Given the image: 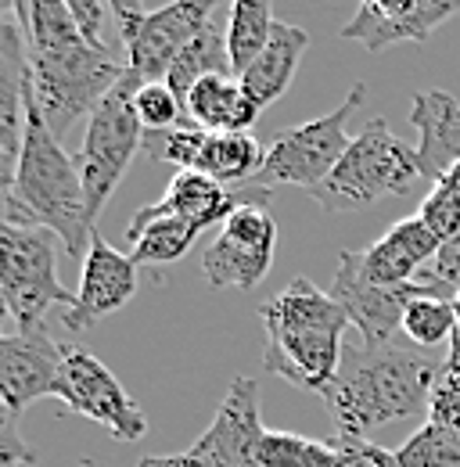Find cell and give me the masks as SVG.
Listing matches in <instances>:
<instances>
[{
  "instance_id": "obj_14",
  "label": "cell",
  "mask_w": 460,
  "mask_h": 467,
  "mask_svg": "<svg viewBox=\"0 0 460 467\" xmlns=\"http://www.w3.org/2000/svg\"><path fill=\"white\" fill-rule=\"evenodd\" d=\"M65 346H58L47 327L18 331L0 338V403L4 413H18L58 392V374L65 363Z\"/></svg>"
},
{
  "instance_id": "obj_11",
  "label": "cell",
  "mask_w": 460,
  "mask_h": 467,
  "mask_svg": "<svg viewBox=\"0 0 460 467\" xmlns=\"http://www.w3.org/2000/svg\"><path fill=\"white\" fill-rule=\"evenodd\" d=\"M144 151L170 166L202 173L216 183H256L267 166V148L252 133H209L198 126H176L144 137Z\"/></svg>"
},
{
  "instance_id": "obj_24",
  "label": "cell",
  "mask_w": 460,
  "mask_h": 467,
  "mask_svg": "<svg viewBox=\"0 0 460 467\" xmlns=\"http://www.w3.org/2000/svg\"><path fill=\"white\" fill-rule=\"evenodd\" d=\"M202 237L198 227L172 220V216H141L133 213L126 223V241L133 244V263L137 266H170L176 259H183L194 241Z\"/></svg>"
},
{
  "instance_id": "obj_31",
  "label": "cell",
  "mask_w": 460,
  "mask_h": 467,
  "mask_svg": "<svg viewBox=\"0 0 460 467\" xmlns=\"http://www.w3.org/2000/svg\"><path fill=\"white\" fill-rule=\"evenodd\" d=\"M417 216H421V220L435 231V237L446 244L450 237L460 234V194H454V191L443 187V183H432V191L424 194Z\"/></svg>"
},
{
  "instance_id": "obj_19",
  "label": "cell",
  "mask_w": 460,
  "mask_h": 467,
  "mask_svg": "<svg viewBox=\"0 0 460 467\" xmlns=\"http://www.w3.org/2000/svg\"><path fill=\"white\" fill-rule=\"evenodd\" d=\"M443 241L421 216H406L392 223L382 241L360 252V266L378 285H406L417 281V274L439 255Z\"/></svg>"
},
{
  "instance_id": "obj_5",
  "label": "cell",
  "mask_w": 460,
  "mask_h": 467,
  "mask_svg": "<svg viewBox=\"0 0 460 467\" xmlns=\"http://www.w3.org/2000/svg\"><path fill=\"white\" fill-rule=\"evenodd\" d=\"M417 148L402 144L385 119H371L349 144L342 162L309 198L324 213H363L378 202L406 198L421 187Z\"/></svg>"
},
{
  "instance_id": "obj_8",
  "label": "cell",
  "mask_w": 460,
  "mask_h": 467,
  "mask_svg": "<svg viewBox=\"0 0 460 467\" xmlns=\"http://www.w3.org/2000/svg\"><path fill=\"white\" fill-rule=\"evenodd\" d=\"M367 98V83H352L349 98L335 112L320 119H309L302 126L281 130L270 148H267V166L256 176V183H288V187H302V191H317L328 176L335 173V166L342 162L349 151L352 137H349V119L363 105ZM248 183V187H256Z\"/></svg>"
},
{
  "instance_id": "obj_30",
  "label": "cell",
  "mask_w": 460,
  "mask_h": 467,
  "mask_svg": "<svg viewBox=\"0 0 460 467\" xmlns=\"http://www.w3.org/2000/svg\"><path fill=\"white\" fill-rule=\"evenodd\" d=\"M137 119L144 126V133H166V130H176L180 119L187 116L183 101L176 98L170 83H141L137 90Z\"/></svg>"
},
{
  "instance_id": "obj_39",
  "label": "cell",
  "mask_w": 460,
  "mask_h": 467,
  "mask_svg": "<svg viewBox=\"0 0 460 467\" xmlns=\"http://www.w3.org/2000/svg\"><path fill=\"white\" fill-rule=\"evenodd\" d=\"M7 7H11L15 18L26 26V22H29V11H33V0H7Z\"/></svg>"
},
{
  "instance_id": "obj_13",
  "label": "cell",
  "mask_w": 460,
  "mask_h": 467,
  "mask_svg": "<svg viewBox=\"0 0 460 467\" xmlns=\"http://www.w3.org/2000/svg\"><path fill=\"white\" fill-rule=\"evenodd\" d=\"M55 400H61L72 413L101 424L119 442H137L148 435L144 410L133 403V396L122 389L112 370L87 349L65 352Z\"/></svg>"
},
{
  "instance_id": "obj_26",
  "label": "cell",
  "mask_w": 460,
  "mask_h": 467,
  "mask_svg": "<svg viewBox=\"0 0 460 467\" xmlns=\"http://www.w3.org/2000/svg\"><path fill=\"white\" fill-rule=\"evenodd\" d=\"M274 22H277L274 18V0H230L227 51L237 76L259 58V51L270 40Z\"/></svg>"
},
{
  "instance_id": "obj_1",
  "label": "cell",
  "mask_w": 460,
  "mask_h": 467,
  "mask_svg": "<svg viewBox=\"0 0 460 467\" xmlns=\"http://www.w3.org/2000/svg\"><path fill=\"white\" fill-rule=\"evenodd\" d=\"M22 33L29 47V79L37 105L51 133L61 140V133L76 119H90L109 90L130 72V65L115 58L105 44L87 40L61 0H33Z\"/></svg>"
},
{
  "instance_id": "obj_21",
  "label": "cell",
  "mask_w": 460,
  "mask_h": 467,
  "mask_svg": "<svg viewBox=\"0 0 460 467\" xmlns=\"http://www.w3.org/2000/svg\"><path fill=\"white\" fill-rule=\"evenodd\" d=\"M241 191H227L224 183L209 180L202 173H191V170H180L170 180L166 194L144 209H137L141 216H172V220H183L198 231L213 227V223H224L230 213L241 205Z\"/></svg>"
},
{
  "instance_id": "obj_38",
  "label": "cell",
  "mask_w": 460,
  "mask_h": 467,
  "mask_svg": "<svg viewBox=\"0 0 460 467\" xmlns=\"http://www.w3.org/2000/svg\"><path fill=\"white\" fill-rule=\"evenodd\" d=\"M446 370L460 374V327L457 335H454V342H450V349H446Z\"/></svg>"
},
{
  "instance_id": "obj_15",
  "label": "cell",
  "mask_w": 460,
  "mask_h": 467,
  "mask_svg": "<svg viewBox=\"0 0 460 467\" xmlns=\"http://www.w3.org/2000/svg\"><path fill=\"white\" fill-rule=\"evenodd\" d=\"M460 11V0H360L342 40L363 44L371 55L392 44H428L432 33Z\"/></svg>"
},
{
  "instance_id": "obj_7",
  "label": "cell",
  "mask_w": 460,
  "mask_h": 467,
  "mask_svg": "<svg viewBox=\"0 0 460 467\" xmlns=\"http://www.w3.org/2000/svg\"><path fill=\"white\" fill-rule=\"evenodd\" d=\"M0 295L18 331L47 327L55 306L72 309L76 295L58 281V237L40 227H0Z\"/></svg>"
},
{
  "instance_id": "obj_27",
  "label": "cell",
  "mask_w": 460,
  "mask_h": 467,
  "mask_svg": "<svg viewBox=\"0 0 460 467\" xmlns=\"http://www.w3.org/2000/svg\"><path fill=\"white\" fill-rule=\"evenodd\" d=\"M457 335V309L454 302L446 298H435V295H424V298H413L402 313V338H410L413 346L428 352H439L443 346L450 349Z\"/></svg>"
},
{
  "instance_id": "obj_6",
  "label": "cell",
  "mask_w": 460,
  "mask_h": 467,
  "mask_svg": "<svg viewBox=\"0 0 460 467\" xmlns=\"http://www.w3.org/2000/svg\"><path fill=\"white\" fill-rule=\"evenodd\" d=\"M141 76L126 72L109 98L90 112L87 119V133H83V148H79V173L87 187V209L90 220L98 223L101 209L109 205L115 194L119 180L126 176L130 162L137 159V151L144 148V126L137 119V90H141Z\"/></svg>"
},
{
  "instance_id": "obj_17",
  "label": "cell",
  "mask_w": 460,
  "mask_h": 467,
  "mask_svg": "<svg viewBox=\"0 0 460 467\" xmlns=\"http://www.w3.org/2000/svg\"><path fill=\"white\" fill-rule=\"evenodd\" d=\"M263 435L267 428H263V410H259V381L234 378L213 424L202 431V439L191 450H198L202 457H209L220 467H256Z\"/></svg>"
},
{
  "instance_id": "obj_33",
  "label": "cell",
  "mask_w": 460,
  "mask_h": 467,
  "mask_svg": "<svg viewBox=\"0 0 460 467\" xmlns=\"http://www.w3.org/2000/svg\"><path fill=\"white\" fill-rule=\"evenodd\" d=\"M428 420L460 431V374H454V370L439 374L432 400H428Z\"/></svg>"
},
{
  "instance_id": "obj_18",
  "label": "cell",
  "mask_w": 460,
  "mask_h": 467,
  "mask_svg": "<svg viewBox=\"0 0 460 467\" xmlns=\"http://www.w3.org/2000/svg\"><path fill=\"white\" fill-rule=\"evenodd\" d=\"M26 83H29V47L22 22L7 7L0 22V166L4 187L15 180L22 140H26Z\"/></svg>"
},
{
  "instance_id": "obj_4",
  "label": "cell",
  "mask_w": 460,
  "mask_h": 467,
  "mask_svg": "<svg viewBox=\"0 0 460 467\" xmlns=\"http://www.w3.org/2000/svg\"><path fill=\"white\" fill-rule=\"evenodd\" d=\"M259 320L267 331L263 367L288 385L324 396L339 374L349 324L335 295L320 292L309 277H295L259 309Z\"/></svg>"
},
{
  "instance_id": "obj_25",
  "label": "cell",
  "mask_w": 460,
  "mask_h": 467,
  "mask_svg": "<svg viewBox=\"0 0 460 467\" xmlns=\"http://www.w3.org/2000/svg\"><path fill=\"white\" fill-rule=\"evenodd\" d=\"M205 76H237V72H234V61H230V51H227V26H224L220 18H216L180 58L172 61L166 83L176 90L180 101H187L191 87L202 83Z\"/></svg>"
},
{
  "instance_id": "obj_37",
  "label": "cell",
  "mask_w": 460,
  "mask_h": 467,
  "mask_svg": "<svg viewBox=\"0 0 460 467\" xmlns=\"http://www.w3.org/2000/svg\"><path fill=\"white\" fill-rule=\"evenodd\" d=\"M115 11V18H130V15H141V0H109Z\"/></svg>"
},
{
  "instance_id": "obj_40",
  "label": "cell",
  "mask_w": 460,
  "mask_h": 467,
  "mask_svg": "<svg viewBox=\"0 0 460 467\" xmlns=\"http://www.w3.org/2000/svg\"><path fill=\"white\" fill-rule=\"evenodd\" d=\"M454 309H457V327H460V295L454 298Z\"/></svg>"
},
{
  "instance_id": "obj_35",
  "label": "cell",
  "mask_w": 460,
  "mask_h": 467,
  "mask_svg": "<svg viewBox=\"0 0 460 467\" xmlns=\"http://www.w3.org/2000/svg\"><path fill=\"white\" fill-rule=\"evenodd\" d=\"M0 457H4V467L7 464L22 467V464H33V461H37L33 446L18 439V420H15L11 413H4V428H0Z\"/></svg>"
},
{
  "instance_id": "obj_28",
  "label": "cell",
  "mask_w": 460,
  "mask_h": 467,
  "mask_svg": "<svg viewBox=\"0 0 460 467\" xmlns=\"http://www.w3.org/2000/svg\"><path fill=\"white\" fill-rule=\"evenodd\" d=\"M335 442L306 439L295 431H267L256 453V467H331Z\"/></svg>"
},
{
  "instance_id": "obj_20",
  "label": "cell",
  "mask_w": 460,
  "mask_h": 467,
  "mask_svg": "<svg viewBox=\"0 0 460 467\" xmlns=\"http://www.w3.org/2000/svg\"><path fill=\"white\" fill-rule=\"evenodd\" d=\"M410 126L421 137V173L435 183L460 162V101L446 90H424L410 105Z\"/></svg>"
},
{
  "instance_id": "obj_2",
  "label": "cell",
  "mask_w": 460,
  "mask_h": 467,
  "mask_svg": "<svg viewBox=\"0 0 460 467\" xmlns=\"http://www.w3.org/2000/svg\"><path fill=\"white\" fill-rule=\"evenodd\" d=\"M446 356L396 338L389 346H345L335 381L324 392L339 435L367 439L374 428L428 413Z\"/></svg>"
},
{
  "instance_id": "obj_23",
  "label": "cell",
  "mask_w": 460,
  "mask_h": 467,
  "mask_svg": "<svg viewBox=\"0 0 460 467\" xmlns=\"http://www.w3.org/2000/svg\"><path fill=\"white\" fill-rule=\"evenodd\" d=\"M183 109L191 126L209 133H248L263 112L237 76H205L202 83L191 87Z\"/></svg>"
},
{
  "instance_id": "obj_36",
  "label": "cell",
  "mask_w": 460,
  "mask_h": 467,
  "mask_svg": "<svg viewBox=\"0 0 460 467\" xmlns=\"http://www.w3.org/2000/svg\"><path fill=\"white\" fill-rule=\"evenodd\" d=\"M137 467H220V464H213L198 450H183V453H170V457H144Z\"/></svg>"
},
{
  "instance_id": "obj_9",
  "label": "cell",
  "mask_w": 460,
  "mask_h": 467,
  "mask_svg": "<svg viewBox=\"0 0 460 467\" xmlns=\"http://www.w3.org/2000/svg\"><path fill=\"white\" fill-rule=\"evenodd\" d=\"M241 205L220 223V234L202 255L205 281L213 288H256L274 266L277 252V220L263 187H241Z\"/></svg>"
},
{
  "instance_id": "obj_41",
  "label": "cell",
  "mask_w": 460,
  "mask_h": 467,
  "mask_svg": "<svg viewBox=\"0 0 460 467\" xmlns=\"http://www.w3.org/2000/svg\"><path fill=\"white\" fill-rule=\"evenodd\" d=\"M7 467H18V464H7Z\"/></svg>"
},
{
  "instance_id": "obj_22",
  "label": "cell",
  "mask_w": 460,
  "mask_h": 467,
  "mask_svg": "<svg viewBox=\"0 0 460 467\" xmlns=\"http://www.w3.org/2000/svg\"><path fill=\"white\" fill-rule=\"evenodd\" d=\"M306 47H309V33H306L302 26L274 22L270 40H267V47L259 51V58L237 76L241 87L248 90V98H252L259 109L274 105L288 87H291V79H295V72H298V61L306 55Z\"/></svg>"
},
{
  "instance_id": "obj_10",
  "label": "cell",
  "mask_w": 460,
  "mask_h": 467,
  "mask_svg": "<svg viewBox=\"0 0 460 467\" xmlns=\"http://www.w3.org/2000/svg\"><path fill=\"white\" fill-rule=\"evenodd\" d=\"M220 7L224 0H172L159 11L115 18L130 72L144 83H166L172 61L220 18Z\"/></svg>"
},
{
  "instance_id": "obj_34",
  "label": "cell",
  "mask_w": 460,
  "mask_h": 467,
  "mask_svg": "<svg viewBox=\"0 0 460 467\" xmlns=\"http://www.w3.org/2000/svg\"><path fill=\"white\" fill-rule=\"evenodd\" d=\"M68 7V15L76 18V26L87 33V40L105 44V0H61Z\"/></svg>"
},
{
  "instance_id": "obj_29",
  "label": "cell",
  "mask_w": 460,
  "mask_h": 467,
  "mask_svg": "<svg viewBox=\"0 0 460 467\" xmlns=\"http://www.w3.org/2000/svg\"><path fill=\"white\" fill-rule=\"evenodd\" d=\"M400 467H460V431L446 424H421L400 450Z\"/></svg>"
},
{
  "instance_id": "obj_3",
  "label": "cell",
  "mask_w": 460,
  "mask_h": 467,
  "mask_svg": "<svg viewBox=\"0 0 460 467\" xmlns=\"http://www.w3.org/2000/svg\"><path fill=\"white\" fill-rule=\"evenodd\" d=\"M4 223L40 227L61 241L68 259H83L90 252L94 220L87 209V187L79 162L68 159L47 119L37 105L33 79L26 83V140L18 155L15 180L4 187Z\"/></svg>"
},
{
  "instance_id": "obj_16",
  "label": "cell",
  "mask_w": 460,
  "mask_h": 467,
  "mask_svg": "<svg viewBox=\"0 0 460 467\" xmlns=\"http://www.w3.org/2000/svg\"><path fill=\"white\" fill-rule=\"evenodd\" d=\"M137 263L133 255L112 248L101 234L94 231L90 237V252L83 259V277H79V292H76V302L72 309H61V320L68 331H90L98 320L119 313L133 295H137Z\"/></svg>"
},
{
  "instance_id": "obj_32",
  "label": "cell",
  "mask_w": 460,
  "mask_h": 467,
  "mask_svg": "<svg viewBox=\"0 0 460 467\" xmlns=\"http://www.w3.org/2000/svg\"><path fill=\"white\" fill-rule=\"evenodd\" d=\"M335 464L331 467H400V457L385 446H374L367 439L335 435Z\"/></svg>"
},
{
  "instance_id": "obj_12",
  "label": "cell",
  "mask_w": 460,
  "mask_h": 467,
  "mask_svg": "<svg viewBox=\"0 0 460 467\" xmlns=\"http://www.w3.org/2000/svg\"><path fill=\"white\" fill-rule=\"evenodd\" d=\"M331 295L345 309L349 324L363 335V346L396 342L402 335V313H406V306L413 298H424V295L443 298V292L428 277H417V281H406V285H378V281H371L363 274V266H360V252L356 248H345L339 255Z\"/></svg>"
}]
</instances>
